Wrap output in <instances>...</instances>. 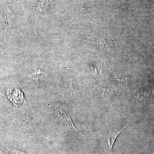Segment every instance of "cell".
<instances>
[{
    "label": "cell",
    "instance_id": "obj_1",
    "mask_svg": "<svg viewBox=\"0 0 154 154\" xmlns=\"http://www.w3.org/2000/svg\"><path fill=\"white\" fill-rule=\"evenodd\" d=\"M55 115L59 121L67 125L68 126L71 127L73 128L76 131H78V130L75 127L73 124L71 120L70 117L67 115L66 113H64L61 108L60 107H57L55 108Z\"/></svg>",
    "mask_w": 154,
    "mask_h": 154
},
{
    "label": "cell",
    "instance_id": "obj_2",
    "mask_svg": "<svg viewBox=\"0 0 154 154\" xmlns=\"http://www.w3.org/2000/svg\"><path fill=\"white\" fill-rule=\"evenodd\" d=\"M129 122H128L127 124H126L125 126H124V127H123L120 131H119L118 132L115 133L113 132V131H110V133H109V135H108V137H107V145H108V152L112 151L113 144H114V143H115L116 140L117 136H118L119 134L125 128V127H126L127 126H128V125L129 124Z\"/></svg>",
    "mask_w": 154,
    "mask_h": 154
},
{
    "label": "cell",
    "instance_id": "obj_3",
    "mask_svg": "<svg viewBox=\"0 0 154 154\" xmlns=\"http://www.w3.org/2000/svg\"><path fill=\"white\" fill-rule=\"evenodd\" d=\"M47 75V74L45 72L41 69H39L34 71L32 73L28 75V77H29L30 79H33V80L37 81L40 79H43Z\"/></svg>",
    "mask_w": 154,
    "mask_h": 154
},
{
    "label": "cell",
    "instance_id": "obj_4",
    "mask_svg": "<svg viewBox=\"0 0 154 154\" xmlns=\"http://www.w3.org/2000/svg\"><path fill=\"white\" fill-rule=\"evenodd\" d=\"M100 43H101V45H102V47L104 48H106L107 47V42L106 41L104 40V39H101L100 40Z\"/></svg>",
    "mask_w": 154,
    "mask_h": 154
}]
</instances>
